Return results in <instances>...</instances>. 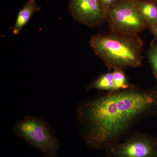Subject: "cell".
Here are the masks:
<instances>
[{
	"label": "cell",
	"instance_id": "6da1fadb",
	"mask_svg": "<svg viewBox=\"0 0 157 157\" xmlns=\"http://www.w3.org/2000/svg\"><path fill=\"white\" fill-rule=\"evenodd\" d=\"M157 105V93L133 86L79 103L76 118L80 135L90 147L107 149L119 143Z\"/></svg>",
	"mask_w": 157,
	"mask_h": 157
},
{
	"label": "cell",
	"instance_id": "7a4b0ae2",
	"mask_svg": "<svg viewBox=\"0 0 157 157\" xmlns=\"http://www.w3.org/2000/svg\"><path fill=\"white\" fill-rule=\"evenodd\" d=\"M90 44L109 71L142 65L143 42L138 36H127L110 31L105 35L92 36Z\"/></svg>",
	"mask_w": 157,
	"mask_h": 157
},
{
	"label": "cell",
	"instance_id": "3957f363",
	"mask_svg": "<svg viewBox=\"0 0 157 157\" xmlns=\"http://www.w3.org/2000/svg\"><path fill=\"white\" fill-rule=\"evenodd\" d=\"M13 132L45 156L56 157L60 142L50 125L41 118L27 116L14 123Z\"/></svg>",
	"mask_w": 157,
	"mask_h": 157
},
{
	"label": "cell",
	"instance_id": "277c9868",
	"mask_svg": "<svg viewBox=\"0 0 157 157\" xmlns=\"http://www.w3.org/2000/svg\"><path fill=\"white\" fill-rule=\"evenodd\" d=\"M110 31L127 36H138L148 24L137 8L136 0H118L106 13Z\"/></svg>",
	"mask_w": 157,
	"mask_h": 157
},
{
	"label": "cell",
	"instance_id": "5b68a950",
	"mask_svg": "<svg viewBox=\"0 0 157 157\" xmlns=\"http://www.w3.org/2000/svg\"><path fill=\"white\" fill-rule=\"evenodd\" d=\"M109 157H154L157 154L154 142L143 134L131 135L122 143L106 149Z\"/></svg>",
	"mask_w": 157,
	"mask_h": 157
},
{
	"label": "cell",
	"instance_id": "8992f818",
	"mask_svg": "<svg viewBox=\"0 0 157 157\" xmlns=\"http://www.w3.org/2000/svg\"><path fill=\"white\" fill-rule=\"evenodd\" d=\"M68 10L77 22L90 28L106 21V13L100 0H69Z\"/></svg>",
	"mask_w": 157,
	"mask_h": 157
},
{
	"label": "cell",
	"instance_id": "52a82bcc",
	"mask_svg": "<svg viewBox=\"0 0 157 157\" xmlns=\"http://www.w3.org/2000/svg\"><path fill=\"white\" fill-rule=\"evenodd\" d=\"M40 10L41 8L36 3V0H29L25 2L17 14L16 22L13 28V34L16 35L19 34L34 13Z\"/></svg>",
	"mask_w": 157,
	"mask_h": 157
},
{
	"label": "cell",
	"instance_id": "ba28073f",
	"mask_svg": "<svg viewBox=\"0 0 157 157\" xmlns=\"http://www.w3.org/2000/svg\"><path fill=\"white\" fill-rule=\"evenodd\" d=\"M137 8L145 18L148 28H154L157 25V5L151 0H136Z\"/></svg>",
	"mask_w": 157,
	"mask_h": 157
},
{
	"label": "cell",
	"instance_id": "9c48e42d",
	"mask_svg": "<svg viewBox=\"0 0 157 157\" xmlns=\"http://www.w3.org/2000/svg\"><path fill=\"white\" fill-rule=\"evenodd\" d=\"M91 89L107 91L108 93L117 91L113 72L101 74L95 80L92 82L86 87L87 91Z\"/></svg>",
	"mask_w": 157,
	"mask_h": 157
},
{
	"label": "cell",
	"instance_id": "30bf717a",
	"mask_svg": "<svg viewBox=\"0 0 157 157\" xmlns=\"http://www.w3.org/2000/svg\"><path fill=\"white\" fill-rule=\"evenodd\" d=\"M113 74L117 91L127 89L131 87L128 79L122 69H113Z\"/></svg>",
	"mask_w": 157,
	"mask_h": 157
},
{
	"label": "cell",
	"instance_id": "8fae6325",
	"mask_svg": "<svg viewBox=\"0 0 157 157\" xmlns=\"http://www.w3.org/2000/svg\"><path fill=\"white\" fill-rule=\"evenodd\" d=\"M148 58L157 80V42L151 45L148 52Z\"/></svg>",
	"mask_w": 157,
	"mask_h": 157
},
{
	"label": "cell",
	"instance_id": "7c38bea8",
	"mask_svg": "<svg viewBox=\"0 0 157 157\" xmlns=\"http://www.w3.org/2000/svg\"><path fill=\"white\" fill-rule=\"evenodd\" d=\"M106 13L115 5L118 0H100Z\"/></svg>",
	"mask_w": 157,
	"mask_h": 157
},
{
	"label": "cell",
	"instance_id": "4fadbf2b",
	"mask_svg": "<svg viewBox=\"0 0 157 157\" xmlns=\"http://www.w3.org/2000/svg\"><path fill=\"white\" fill-rule=\"evenodd\" d=\"M150 30L157 39V25L154 28L151 29Z\"/></svg>",
	"mask_w": 157,
	"mask_h": 157
},
{
	"label": "cell",
	"instance_id": "5bb4252c",
	"mask_svg": "<svg viewBox=\"0 0 157 157\" xmlns=\"http://www.w3.org/2000/svg\"><path fill=\"white\" fill-rule=\"evenodd\" d=\"M152 1L155 3L157 5V0H151Z\"/></svg>",
	"mask_w": 157,
	"mask_h": 157
}]
</instances>
